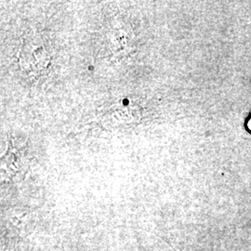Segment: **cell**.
Segmentation results:
<instances>
[{
    "label": "cell",
    "mask_w": 251,
    "mask_h": 251,
    "mask_svg": "<svg viewBox=\"0 0 251 251\" xmlns=\"http://www.w3.org/2000/svg\"><path fill=\"white\" fill-rule=\"evenodd\" d=\"M140 117L141 109L138 105L132 102H130V104H124L122 102H119L109 107V110H107V113L103 118V121L113 126H118L122 124L126 125L137 122L139 121Z\"/></svg>",
    "instance_id": "obj_1"
},
{
    "label": "cell",
    "mask_w": 251,
    "mask_h": 251,
    "mask_svg": "<svg viewBox=\"0 0 251 251\" xmlns=\"http://www.w3.org/2000/svg\"><path fill=\"white\" fill-rule=\"evenodd\" d=\"M45 49L44 46L36 44L35 41L34 44L25 45L21 62L25 64L26 68L34 65V70L43 69L50 63V55Z\"/></svg>",
    "instance_id": "obj_2"
},
{
    "label": "cell",
    "mask_w": 251,
    "mask_h": 251,
    "mask_svg": "<svg viewBox=\"0 0 251 251\" xmlns=\"http://www.w3.org/2000/svg\"><path fill=\"white\" fill-rule=\"evenodd\" d=\"M248 126H249V128L251 130V117L250 118V120H249V122H248Z\"/></svg>",
    "instance_id": "obj_3"
}]
</instances>
